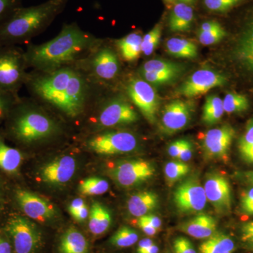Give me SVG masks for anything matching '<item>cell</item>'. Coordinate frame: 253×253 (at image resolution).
I'll use <instances>...</instances> for the list:
<instances>
[{
  "mask_svg": "<svg viewBox=\"0 0 253 253\" xmlns=\"http://www.w3.org/2000/svg\"><path fill=\"white\" fill-rule=\"evenodd\" d=\"M24 86L32 99L71 121L93 109L104 89L75 65L51 71L32 70Z\"/></svg>",
  "mask_w": 253,
  "mask_h": 253,
  "instance_id": "6da1fadb",
  "label": "cell"
},
{
  "mask_svg": "<svg viewBox=\"0 0 253 253\" xmlns=\"http://www.w3.org/2000/svg\"><path fill=\"white\" fill-rule=\"evenodd\" d=\"M102 41L83 31L77 23H65L58 36L51 41L41 44H27L25 57L28 68L54 71L85 59Z\"/></svg>",
  "mask_w": 253,
  "mask_h": 253,
  "instance_id": "7a4b0ae2",
  "label": "cell"
},
{
  "mask_svg": "<svg viewBox=\"0 0 253 253\" xmlns=\"http://www.w3.org/2000/svg\"><path fill=\"white\" fill-rule=\"evenodd\" d=\"M6 135L18 144H46L63 136L62 124L32 98H19L6 121Z\"/></svg>",
  "mask_w": 253,
  "mask_h": 253,
  "instance_id": "3957f363",
  "label": "cell"
},
{
  "mask_svg": "<svg viewBox=\"0 0 253 253\" xmlns=\"http://www.w3.org/2000/svg\"><path fill=\"white\" fill-rule=\"evenodd\" d=\"M68 1L47 0L36 6H21L0 26V45L29 44L63 12Z\"/></svg>",
  "mask_w": 253,
  "mask_h": 253,
  "instance_id": "277c9868",
  "label": "cell"
},
{
  "mask_svg": "<svg viewBox=\"0 0 253 253\" xmlns=\"http://www.w3.org/2000/svg\"><path fill=\"white\" fill-rule=\"evenodd\" d=\"M104 98L96 101L89 122L92 133L129 126L138 122L139 116L132 105L123 96Z\"/></svg>",
  "mask_w": 253,
  "mask_h": 253,
  "instance_id": "5b68a950",
  "label": "cell"
},
{
  "mask_svg": "<svg viewBox=\"0 0 253 253\" xmlns=\"http://www.w3.org/2000/svg\"><path fill=\"white\" fill-rule=\"evenodd\" d=\"M75 66L81 68L96 84L103 88L117 79L121 74L119 56L112 46L105 43L104 40L89 56Z\"/></svg>",
  "mask_w": 253,
  "mask_h": 253,
  "instance_id": "8992f818",
  "label": "cell"
},
{
  "mask_svg": "<svg viewBox=\"0 0 253 253\" xmlns=\"http://www.w3.org/2000/svg\"><path fill=\"white\" fill-rule=\"evenodd\" d=\"M25 51L18 46L0 45V90L18 95L28 79Z\"/></svg>",
  "mask_w": 253,
  "mask_h": 253,
  "instance_id": "52a82bcc",
  "label": "cell"
},
{
  "mask_svg": "<svg viewBox=\"0 0 253 253\" xmlns=\"http://www.w3.org/2000/svg\"><path fill=\"white\" fill-rule=\"evenodd\" d=\"M4 231L9 236L14 253H41L44 244L42 231L26 216L14 214L5 223Z\"/></svg>",
  "mask_w": 253,
  "mask_h": 253,
  "instance_id": "ba28073f",
  "label": "cell"
},
{
  "mask_svg": "<svg viewBox=\"0 0 253 253\" xmlns=\"http://www.w3.org/2000/svg\"><path fill=\"white\" fill-rule=\"evenodd\" d=\"M86 149L95 154L113 156L130 154L139 148L137 136L130 131L108 129L92 133L84 142Z\"/></svg>",
  "mask_w": 253,
  "mask_h": 253,
  "instance_id": "9c48e42d",
  "label": "cell"
},
{
  "mask_svg": "<svg viewBox=\"0 0 253 253\" xmlns=\"http://www.w3.org/2000/svg\"><path fill=\"white\" fill-rule=\"evenodd\" d=\"M172 201L178 212L196 215L204 212L208 203L204 186L197 176L181 180L173 192Z\"/></svg>",
  "mask_w": 253,
  "mask_h": 253,
  "instance_id": "30bf717a",
  "label": "cell"
},
{
  "mask_svg": "<svg viewBox=\"0 0 253 253\" xmlns=\"http://www.w3.org/2000/svg\"><path fill=\"white\" fill-rule=\"evenodd\" d=\"M125 89L145 119L151 124L156 123L161 101L153 86L139 76H131L126 81Z\"/></svg>",
  "mask_w": 253,
  "mask_h": 253,
  "instance_id": "8fae6325",
  "label": "cell"
},
{
  "mask_svg": "<svg viewBox=\"0 0 253 253\" xmlns=\"http://www.w3.org/2000/svg\"><path fill=\"white\" fill-rule=\"evenodd\" d=\"M154 164L145 160H129L116 163L110 169L109 176L118 185L132 188L150 180L155 175Z\"/></svg>",
  "mask_w": 253,
  "mask_h": 253,
  "instance_id": "7c38bea8",
  "label": "cell"
},
{
  "mask_svg": "<svg viewBox=\"0 0 253 253\" xmlns=\"http://www.w3.org/2000/svg\"><path fill=\"white\" fill-rule=\"evenodd\" d=\"M235 129L229 125L213 128L199 136L200 146L208 161H225L229 156Z\"/></svg>",
  "mask_w": 253,
  "mask_h": 253,
  "instance_id": "4fadbf2b",
  "label": "cell"
},
{
  "mask_svg": "<svg viewBox=\"0 0 253 253\" xmlns=\"http://www.w3.org/2000/svg\"><path fill=\"white\" fill-rule=\"evenodd\" d=\"M15 202L26 217L41 223H48L57 217L54 205L47 199L23 189L15 190Z\"/></svg>",
  "mask_w": 253,
  "mask_h": 253,
  "instance_id": "5bb4252c",
  "label": "cell"
},
{
  "mask_svg": "<svg viewBox=\"0 0 253 253\" xmlns=\"http://www.w3.org/2000/svg\"><path fill=\"white\" fill-rule=\"evenodd\" d=\"M194 103L186 100H174L165 106L161 113L160 127L168 135L182 130L189 125L194 112Z\"/></svg>",
  "mask_w": 253,
  "mask_h": 253,
  "instance_id": "9a60e30c",
  "label": "cell"
},
{
  "mask_svg": "<svg viewBox=\"0 0 253 253\" xmlns=\"http://www.w3.org/2000/svg\"><path fill=\"white\" fill-rule=\"evenodd\" d=\"M208 202L219 214H228L231 211L232 196L230 183L220 173L211 172L206 174L204 184Z\"/></svg>",
  "mask_w": 253,
  "mask_h": 253,
  "instance_id": "2e32d148",
  "label": "cell"
},
{
  "mask_svg": "<svg viewBox=\"0 0 253 253\" xmlns=\"http://www.w3.org/2000/svg\"><path fill=\"white\" fill-rule=\"evenodd\" d=\"M226 83L227 78L224 75L211 69H201L189 76L178 88L177 92L185 97H196Z\"/></svg>",
  "mask_w": 253,
  "mask_h": 253,
  "instance_id": "e0dca14e",
  "label": "cell"
},
{
  "mask_svg": "<svg viewBox=\"0 0 253 253\" xmlns=\"http://www.w3.org/2000/svg\"><path fill=\"white\" fill-rule=\"evenodd\" d=\"M77 162L71 155H62L44 165L40 170L43 183L50 186L67 184L76 174Z\"/></svg>",
  "mask_w": 253,
  "mask_h": 253,
  "instance_id": "ac0fdd59",
  "label": "cell"
},
{
  "mask_svg": "<svg viewBox=\"0 0 253 253\" xmlns=\"http://www.w3.org/2000/svg\"><path fill=\"white\" fill-rule=\"evenodd\" d=\"M236 61L253 75V14L246 20L234 49Z\"/></svg>",
  "mask_w": 253,
  "mask_h": 253,
  "instance_id": "d6986e66",
  "label": "cell"
},
{
  "mask_svg": "<svg viewBox=\"0 0 253 253\" xmlns=\"http://www.w3.org/2000/svg\"><path fill=\"white\" fill-rule=\"evenodd\" d=\"M217 221L210 214H196L179 224V230L196 239H207L217 231Z\"/></svg>",
  "mask_w": 253,
  "mask_h": 253,
  "instance_id": "ffe728a7",
  "label": "cell"
},
{
  "mask_svg": "<svg viewBox=\"0 0 253 253\" xmlns=\"http://www.w3.org/2000/svg\"><path fill=\"white\" fill-rule=\"evenodd\" d=\"M159 197L152 191H141L131 195L126 202L128 212L134 217L149 214L159 206Z\"/></svg>",
  "mask_w": 253,
  "mask_h": 253,
  "instance_id": "44dd1931",
  "label": "cell"
},
{
  "mask_svg": "<svg viewBox=\"0 0 253 253\" xmlns=\"http://www.w3.org/2000/svg\"><path fill=\"white\" fill-rule=\"evenodd\" d=\"M23 161V153L6 144L4 134H0V170L9 175H17Z\"/></svg>",
  "mask_w": 253,
  "mask_h": 253,
  "instance_id": "7402d4cb",
  "label": "cell"
},
{
  "mask_svg": "<svg viewBox=\"0 0 253 253\" xmlns=\"http://www.w3.org/2000/svg\"><path fill=\"white\" fill-rule=\"evenodd\" d=\"M58 251L59 253H89V242L77 228L71 226L60 237Z\"/></svg>",
  "mask_w": 253,
  "mask_h": 253,
  "instance_id": "603a6c76",
  "label": "cell"
},
{
  "mask_svg": "<svg viewBox=\"0 0 253 253\" xmlns=\"http://www.w3.org/2000/svg\"><path fill=\"white\" fill-rule=\"evenodd\" d=\"M194 20V9L191 5L178 1L169 13L168 26L172 32H186L191 29Z\"/></svg>",
  "mask_w": 253,
  "mask_h": 253,
  "instance_id": "cb8c5ba5",
  "label": "cell"
},
{
  "mask_svg": "<svg viewBox=\"0 0 253 253\" xmlns=\"http://www.w3.org/2000/svg\"><path fill=\"white\" fill-rule=\"evenodd\" d=\"M112 215L104 205L95 201L91 205L89 215V231L94 236L103 235L111 227Z\"/></svg>",
  "mask_w": 253,
  "mask_h": 253,
  "instance_id": "d4e9b609",
  "label": "cell"
},
{
  "mask_svg": "<svg viewBox=\"0 0 253 253\" xmlns=\"http://www.w3.org/2000/svg\"><path fill=\"white\" fill-rule=\"evenodd\" d=\"M142 38L139 32L134 31L115 41L116 49L124 61L135 62L140 57Z\"/></svg>",
  "mask_w": 253,
  "mask_h": 253,
  "instance_id": "484cf974",
  "label": "cell"
},
{
  "mask_svg": "<svg viewBox=\"0 0 253 253\" xmlns=\"http://www.w3.org/2000/svg\"><path fill=\"white\" fill-rule=\"evenodd\" d=\"M235 250V242L230 236L216 231L201 244L199 253H233Z\"/></svg>",
  "mask_w": 253,
  "mask_h": 253,
  "instance_id": "4316f807",
  "label": "cell"
},
{
  "mask_svg": "<svg viewBox=\"0 0 253 253\" xmlns=\"http://www.w3.org/2000/svg\"><path fill=\"white\" fill-rule=\"evenodd\" d=\"M168 54L180 59H194L197 57L198 47L192 42L180 38H172L166 43Z\"/></svg>",
  "mask_w": 253,
  "mask_h": 253,
  "instance_id": "83f0119b",
  "label": "cell"
},
{
  "mask_svg": "<svg viewBox=\"0 0 253 253\" xmlns=\"http://www.w3.org/2000/svg\"><path fill=\"white\" fill-rule=\"evenodd\" d=\"M224 113L223 100L215 95L208 96L203 109L202 121L208 126H212L221 121Z\"/></svg>",
  "mask_w": 253,
  "mask_h": 253,
  "instance_id": "f1b7e54d",
  "label": "cell"
},
{
  "mask_svg": "<svg viewBox=\"0 0 253 253\" xmlns=\"http://www.w3.org/2000/svg\"><path fill=\"white\" fill-rule=\"evenodd\" d=\"M184 69L185 66L180 63L172 62L168 60L156 59L143 63L138 70V73L175 72L182 74Z\"/></svg>",
  "mask_w": 253,
  "mask_h": 253,
  "instance_id": "f546056e",
  "label": "cell"
},
{
  "mask_svg": "<svg viewBox=\"0 0 253 253\" xmlns=\"http://www.w3.org/2000/svg\"><path fill=\"white\" fill-rule=\"evenodd\" d=\"M190 171L187 163L180 161L168 162L165 166L164 172L168 186H172L184 179Z\"/></svg>",
  "mask_w": 253,
  "mask_h": 253,
  "instance_id": "4dcf8cb0",
  "label": "cell"
},
{
  "mask_svg": "<svg viewBox=\"0 0 253 253\" xmlns=\"http://www.w3.org/2000/svg\"><path fill=\"white\" fill-rule=\"evenodd\" d=\"M238 148L245 162L253 165V118L247 123L244 134L239 139Z\"/></svg>",
  "mask_w": 253,
  "mask_h": 253,
  "instance_id": "1f68e13d",
  "label": "cell"
},
{
  "mask_svg": "<svg viewBox=\"0 0 253 253\" xmlns=\"http://www.w3.org/2000/svg\"><path fill=\"white\" fill-rule=\"evenodd\" d=\"M139 240L137 231L129 226H122L110 239V244L120 249L130 247L136 244Z\"/></svg>",
  "mask_w": 253,
  "mask_h": 253,
  "instance_id": "d6a6232c",
  "label": "cell"
},
{
  "mask_svg": "<svg viewBox=\"0 0 253 253\" xmlns=\"http://www.w3.org/2000/svg\"><path fill=\"white\" fill-rule=\"evenodd\" d=\"M79 192L84 196H98L107 192L109 189L108 181L103 178H86L79 185Z\"/></svg>",
  "mask_w": 253,
  "mask_h": 253,
  "instance_id": "836d02e7",
  "label": "cell"
},
{
  "mask_svg": "<svg viewBox=\"0 0 253 253\" xmlns=\"http://www.w3.org/2000/svg\"><path fill=\"white\" fill-rule=\"evenodd\" d=\"M224 112L232 113H242L249 108V101L244 95L238 93H228L223 99Z\"/></svg>",
  "mask_w": 253,
  "mask_h": 253,
  "instance_id": "e575fe53",
  "label": "cell"
},
{
  "mask_svg": "<svg viewBox=\"0 0 253 253\" xmlns=\"http://www.w3.org/2000/svg\"><path fill=\"white\" fill-rule=\"evenodd\" d=\"M162 34V26L161 23H158L152 30L143 36L141 43V54L144 56H149L152 54L156 49Z\"/></svg>",
  "mask_w": 253,
  "mask_h": 253,
  "instance_id": "d590c367",
  "label": "cell"
},
{
  "mask_svg": "<svg viewBox=\"0 0 253 253\" xmlns=\"http://www.w3.org/2000/svg\"><path fill=\"white\" fill-rule=\"evenodd\" d=\"M181 73L175 72L156 73H138V76L151 85L158 86L169 84L177 79Z\"/></svg>",
  "mask_w": 253,
  "mask_h": 253,
  "instance_id": "8d00e7d4",
  "label": "cell"
},
{
  "mask_svg": "<svg viewBox=\"0 0 253 253\" xmlns=\"http://www.w3.org/2000/svg\"><path fill=\"white\" fill-rule=\"evenodd\" d=\"M19 98V95L0 90V123L5 122Z\"/></svg>",
  "mask_w": 253,
  "mask_h": 253,
  "instance_id": "74e56055",
  "label": "cell"
},
{
  "mask_svg": "<svg viewBox=\"0 0 253 253\" xmlns=\"http://www.w3.org/2000/svg\"><path fill=\"white\" fill-rule=\"evenodd\" d=\"M246 1V0H204V4L210 11L224 13L234 9Z\"/></svg>",
  "mask_w": 253,
  "mask_h": 253,
  "instance_id": "f35d334b",
  "label": "cell"
},
{
  "mask_svg": "<svg viewBox=\"0 0 253 253\" xmlns=\"http://www.w3.org/2000/svg\"><path fill=\"white\" fill-rule=\"evenodd\" d=\"M226 35L225 30L221 26V28L212 30V31H199L198 38L201 44L206 46H211L222 41Z\"/></svg>",
  "mask_w": 253,
  "mask_h": 253,
  "instance_id": "ab89813d",
  "label": "cell"
},
{
  "mask_svg": "<svg viewBox=\"0 0 253 253\" xmlns=\"http://www.w3.org/2000/svg\"><path fill=\"white\" fill-rule=\"evenodd\" d=\"M22 6L21 0H0V26Z\"/></svg>",
  "mask_w": 253,
  "mask_h": 253,
  "instance_id": "60d3db41",
  "label": "cell"
},
{
  "mask_svg": "<svg viewBox=\"0 0 253 253\" xmlns=\"http://www.w3.org/2000/svg\"><path fill=\"white\" fill-rule=\"evenodd\" d=\"M174 253H197L194 245L184 236H178L172 243Z\"/></svg>",
  "mask_w": 253,
  "mask_h": 253,
  "instance_id": "b9f144b4",
  "label": "cell"
},
{
  "mask_svg": "<svg viewBox=\"0 0 253 253\" xmlns=\"http://www.w3.org/2000/svg\"><path fill=\"white\" fill-rule=\"evenodd\" d=\"M240 207L244 214L253 216V186L243 191L240 201Z\"/></svg>",
  "mask_w": 253,
  "mask_h": 253,
  "instance_id": "7bdbcfd3",
  "label": "cell"
},
{
  "mask_svg": "<svg viewBox=\"0 0 253 253\" xmlns=\"http://www.w3.org/2000/svg\"><path fill=\"white\" fill-rule=\"evenodd\" d=\"M241 238L243 242L253 251V221L245 223L241 226Z\"/></svg>",
  "mask_w": 253,
  "mask_h": 253,
  "instance_id": "ee69618b",
  "label": "cell"
},
{
  "mask_svg": "<svg viewBox=\"0 0 253 253\" xmlns=\"http://www.w3.org/2000/svg\"><path fill=\"white\" fill-rule=\"evenodd\" d=\"M194 152V146H193L192 143L191 141L185 139L184 146L181 149L180 154H179L177 160L178 161H182V162H187L193 157Z\"/></svg>",
  "mask_w": 253,
  "mask_h": 253,
  "instance_id": "f6af8a7d",
  "label": "cell"
},
{
  "mask_svg": "<svg viewBox=\"0 0 253 253\" xmlns=\"http://www.w3.org/2000/svg\"><path fill=\"white\" fill-rule=\"evenodd\" d=\"M184 142H185V139H178L173 141L169 145L168 148V153L170 157L177 160L179 157V154L183 146H184Z\"/></svg>",
  "mask_w": 253,
  "mask_h": 253,
  "instance_id": "bcb514c9",
  "label": "cell"
},
{
  "mask_svg": "<svg viewBox=\"0 0 253 253\" xmlns=\"http://www.w3.org/2000/svg\"><path fill=\"white\" fill-rule=\"evenodd\" d=\"M0 253H14L11 240L4 231L0 232Z\"/></svg>",
  "mask_w": 253,
  "mask_h": 253,
  "instance_id": "7dc6e473",
  "label": "cell"
},
{
  "mask_svg": "<svg viewBox=\"0 0 253 253\" xmlns=\"http://www.w3.org/2000/svg\"><path fill=\"white\" fill-rule=\"evenodd\" d=\"M137 225L146 235L153 236L156 235L158 232V229H155L154 226H151L147 221L143 220L141 218H138Z\"/></svg>",
  "mask_w": 253,
  "mask_h": 253,
  "instance_id": "c3c4849f",
  "label": "cell"
},
{
  "mask_svg": "<svg viewBox=\"0 0 253 253\" xmlns=\"http://www.w3.org/2000/svg\"><path fill=\"white\" fill-rule=\"evenodd\" d=\"M142 219L143 220L147 221L151 226H154L155 229H158V231L161 229L162 226V221L161 218L158 216L154 215V214H146V215L142 216V217H139Z\"/></svg>",
  "mask_w": 253,
  "mask_h": 253,
  "instance_id": "681fc988",
  "label": "cell"
},
{
  "mask_svg": "<svg viewBox=\"0 0 253 253\" xmlns=\"http://www.w3.org/2000/svg\"><path fill=\"white\" fill-rule=\"evenodd\" d=\"M84 206H86V204L84 200L82 199H74L72 202L70 204L69 206H68V212H69L70 214L72 216L73 214L78 212V211H80V210H81L82 208L84 207Z\"/></svg>",
  "mask_w": 253,
  "mask_h": 253,
  "instance_id": "f907efd6",
  "label": "cell"
},
{
  "mask_svg": "<svg viewBox=\"0 0 253 253\" xmlns=\"http://www.w3.org/2000/svg\"><path fill=\"white\" fill-rule=\"evenodd\" d=\"M89 215V211L88 209L87 206H84V207L82 208L80 211L75 213L72 215V217L75 220L77 221L78 222H83L87 219Z\"/></svg>",
  "mask_w": 253,
  "mask_h": 253,
  "instance_id": "816d5d0a",
  "label": "cell"
},
{
  "mask_svg": "<svg viewBox=\"0 0 253 253\" xmlns=\"http://www.w3.org/2000/svg\"><path fill=\"white\" fill-rule=\"evenodd\" d=\"M220 23L215 20H211V21H206L203 23L201 26H200L199 31H212V30L217 29L221 27Z\"/></svg>",
  "mask_w": 253,
  "mask_h": 253,
  "instance_id": "f5cc1de1",
  "label": "cell"
},
{
  "mask_svg": "<svg viewBox=\"0 0 253 253\" xmlns=\"http://www.w3.org/2000/svg\"><path fill=\"white\" fill-rule=\"evenodd\" d=\"M154 244V241L150 239H144L141 240L138 244L136 253H144L149 248Z\"/></svg>",
  "mask_w": 253,
  "mask_h": 253,
  "instance_id": "db71d44e",
  "label": "cell"
},
{
  "mask_svg": "<svg viewBox=\"0 0 253 253\" xmlns=\"http://www.w3.org/2000/svg\"><path fill=\"white\" fill-rule=\"evenodd\" d=\"M240 174L242 176L243 180L245 182L247 183L249 185L253 186V170L247 171V172H242Z\"/></svg>",
  "mask_w": 253,
  "mask_h": 253,
  "instance_id": "11a10c76",
  "label": "cell"
},
{
  "mask_svg": "<svg viewBox=\"0 0 253 253\" xmlns=\"http://www.w3.org/2000/svg\"><path fill=\"white\" fill-rule=\"evenodd\" d=\"M159 248L156 244H154L151 247L149 248L144 253H158Z\"/></svg>",
  "mask_w": 253,
  "mask_h": 253,
  "instance_id": "9f6ffc18",
  "label": "cell"
},
{
  "mask_svg": "<svg viewBox=\"0 0 253 253\" xmlns=\"http://www.w3.org/2000/svg\"><path fill=\"white\" fill-rule=\"evenodd\" d=\"M179 2L185 3V4L191 5L196 2V0H178Z\"/></svg>",
  "mask_w": 253,
  "mask_h": 253,
  "instance_id": "6f0895ef",
  "label": "cell"
},
{
  "mask_svg": "<svg viewBox=\"0 0 253 253\" xmlns=\"http://www.w3.org/2000/svg\"><path fill=\"white\" fill-rule=\"evenodd\" d=\"M164 1L165 2L167 3L168 4H174L176 0H164Z\"/></svg>",
  "mask_w": 253,
  "mask_h": 253,
  "instance_id": "680465c9",
  "label": "cell"
},
{
  "mask_svg": "<svg viewBox=\"0 0 253 253\" xmlns=\"http://www.w3.org/2000/svg\"><path fill=\"white\" fill-rule=\"evenodd\" d=\"M2 190H1V186H0V206H1V203H2Z\"/></svg>",
  "mask_w": 253,
  "mask_h": 253,
  "instance_id": "91938a15",
  "label": "cell"
}]
</instances>
